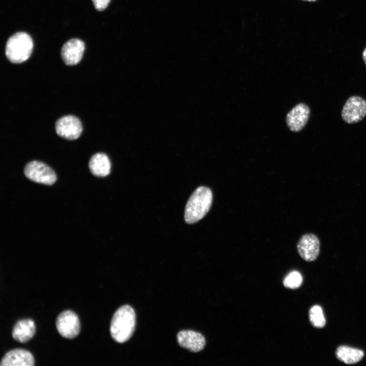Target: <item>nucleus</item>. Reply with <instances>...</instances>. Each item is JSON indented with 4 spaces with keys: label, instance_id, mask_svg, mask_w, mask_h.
Instances as JSON below:
<instances>
[{
    "label": "nucleus",
    "instance_id": "6e6552de",
    "mask_svg": "<svg viewBox=\"0 0 366 366\" xmlns=\"http://www.w3.org/2000/svg\"><path fill=\"white\" fill-rule=\"evenodd\" d=\"M320 242L317 236L313 233L303 234L297 243V250L300 257L307 262H313L318 257Z\"/></svg>",
    "mask_w": 366,
    "mask_h": 366
},
{
    "label": "nucleus",
    "instance_id": "20e7f679",
    "mask_svg": "<svg viewBox=\"0 0 366 366\" xmlns=\"http://www.w3.org/2000/svg\"><path fill=\"white\" fill-rule=\"evenodd\" d=\"M24 173L29 179L44 185H51L56 180L54 171L46 164L38 161L28 163L24 167Z\"/></svg>",
    "mask_w": 366,
    "mask_h": 366
},
{
    "label": "nucleus",
    "instance_id": "423d86ee",
    "mask_svg": "<svg viewBox=\"0 0 366 366\" xmlns=\"http://www.w3.org/2000/svg\"><path fill=\"white\" fill-rule=\"evenodd\" d=\"M366 115V101L358 96L349 98L344 104L342 117L348 124H353L362 120Z\"/></svg>",
    "mask_w": 366,
    "mask_h": 366
},
{
    "label": "nucleus",
    "instance_id": "f8f14e48",
    "mask_svg": "<svg viewBox=\"0 0 366 366\" xmlns=\"http://www.w3.org/2000/svg\"><path fill=\"white\" fill-rule=\"evenodd\" d=\"M32 354L23 349H15L7 352L1 360V366H33Z\"/></svg>",
    "mask_w": 366,
    "mask_h": 366
},
{
    "label": "nucleus",
    "instance_id": "7ed1b4c3",
    "mask_svg": "<svg viewBox=\"0 0 366 366\" xmlns=\"http://www.w3.org/2000/svg\"><path fill=\"white\" fill-rule=\"evenodd\" d=\"M33 48V41L26 33L18 32L8 40L5 54L8 60L13 64L22 63L28 59Z\"/></svg>",
    "mask_w": 366,
    "mask_h": 366
},
{
    "label": "nucleus",
    "instance_id": "0eeeda50",
    "mask_svg": "<svg viewBox=\"0 0 366 366\" xmlns=\"http://www.w3.org/2000/svg\"><path fill=\"white\" fill-rule=\"evenodd\" d=\"M55 128L58 136L71 140L79 138L82 131L80 120L78 117L72 115L59 118L56 121Z\"/></svg>",
    "mask_w": 366,
    "mask_h": 366
},
{
    "label": "nucleus",
    "instance_id": "2eb2a0df",
    "mask_svg": "<svg viewBox=\"0 0 366 366\" xmlns=\"http://www.w3.org/2000/svg\"><path fill=\"white\" fill-rule=\"evenodd\" d=\"M336 355L341 361L346 364H351L361 360L364 356V353L358 349L347 346H341L337 349Z\"/></svg>",
    "mask_w": 366,
    "mask_h": 366
},
{
    "label": "nucleus",
    "instance_id": "f257e3e1",
    "mask_svg": "<svg viewBox=\"0 0 366 366\" xmlns=\"http://www.w3.org/2000/svg\"><path fill=\"white\" fill-rule=\"evenodd\" d=\"M136 315L133 309L128 305L119 308L111 320L110 331L116 342L123 343L132 336L135 327Z\"/></svg>",
    "mask_w": 366,
    "mask_h": 366
},
{
    "label": "nucleus",
    "instance_id": "6ab92c4d",
    "mask_svg": "<svg viewBox=\"0 0 366 366\" xmlns=\"http://www.w3.org/2000/svg\"><path fill=\"white\" fill-rule=\"evenodd\" d=\"M362 58H363V61L366 66V48L364 49V50L363 51Z\"/></svg>",
    "mask_w": 366,
    "mask_h": 366
},
{
    "label": "nucleus",
    "instance_id": "ddd939ff",
    "mask_svg": "<svg viewBox=\"0 0 366 366\" xmlns=\"http://www.w3.org/2000/svg\"><path fill=\"white\" fill-rule=\"evenodd\" d=\"M36 331L33 320L26 319L18 321L13 327L12 335L13 339L20 343H25L34 335Z\"/></svg>",
    "mask_w": 366,
    "mask_h": 366
},
{
    "label": "nucleus",
    "instance_id": "f3484780",
    "mask_svg": "<svg viewBox=\"0 0 366 366\" xmlns=\"http://www.w3.org/2000/svg\"><path fill=\"white\" fill-rule=\"evenodd\" d=\"M302 282L301 274L297 271L290 272L284 279L283 285L287 288L296 289L299 288Z\"/></svg>",
    "mask_w": 366,
    "mask_h": 366
},
{
    "label": "nucleus",
    "instance_id": "a211bd4d",
    "mask_svg": "<svg viewBox=\"0 0 366 366\" xmlns=\"http://www.w3.org/2000/svg\"><path fill=\"white\" fill-rule=\"evenodd\" d=\"M96 10L101 11L108 6L110 0H92Z\"/></svg>",
    "mask_w": 366,
    "mask_h": 366
},
{
    "label": "nucleus",
    "instance_id": "4468645a",
    "mask_svg": "<svg viewBox=\"0 0 366 366\" xmlns=\"http://www.w3.org/2000/svg\"><path fill=\"white\" fill-rule=\"evenodd\" d=\"M89 168L95 176L104 177L110 172L111 164L108 156L103 153L94 155L89 161Z\"/></svg>",
    "mask_w": 366,
    "mask_h": 366
},
{
    "label": "nucleus",
    "instance_id": "9b49d317",
    "mask_svg": "<svg viewBox=\"0 0 366 366\" xmlns=\"http://www.w3.org/2000/svg\"><path fill=\"white\" fill-rule=\"evenodd\" d=\"M179 345L192 352L201 351L205 346V339L200 333L192 330H182L177 336Z\"/></svg>",
    "mask_w": 366,
    "mask_h": 366
},
{
    "label": "nucleus",
    "instance_id": "f03ea898",
    "mask_svg": "<svg viewBox=\"0 0 366 366\" xmlns=\"http://www.w3.org/2000/svg\"><path fill=\"white\" fill-rule=\"evenodd\" d=\"M212 202V193L209 188H197L187 203L185 210L186 222L193 224L202 219L209 210Z\"/></svg>",
    "mask_w": 366,
    "mask_h": 366
},
{
    "label": "nucleus",
    "instance_id": "dca6fc26",
    "mask_svg": "<svg viewBox=\"0 0 366 366\" xmlns=\"http://www.w3.org/2000/svg\"><path fill=\"white\" fill-rule=\"evenodd\" d=\"M309 319L312 325L318 328L323 327L326 324V320L322 308L315 305L310 309Z\"/></svg>",
    "mask_w": 366,
    "mask_h": 366
},
{
    "label": "nucleus",
    "instance_id": "9d476101",
    "mask_svg": "<svg viewBox=\"0 0 366 366\" xmlns=\"http://www.w3.org/2000/svg\"><path fill=\"white\" fill-rule=\"evenodd\" d=\"M84 49L85 45L82 40L76 38L70 39L62 48V58L67 65H75L81 60Z\"/></svg>",
    "mask_w": 366,
    "mask_h": 366
},
{
    "label": "nucleus",
    "instance_id": "aec40b11",
    "mask_svg": "<svg viewBox=\"0 0 366 366\" xmlns=\"http://www.w3.org/2000/svg\"><path fill=\"white\" fill-rule=\"evenodd\" d=\"M302 1H308V2H315L317 0H302Z\"/></svg>",
    "mask_w": 366,
    "mask_h": 366
},
{
    "label": "nucleus",
    "instance_id": "39448f33",
    "mask_svg": "<svg viewBox=\"0 0 366 366\" xmlns=\"http://www.w3.org/2000/svg\"><path fill=\"white\" fill-rule=\"evenodd\" d=\"M56 327L58 332L64 338L73 339L80 331V322L77 315L70 310L62 312L56 320Z\"/></svg>",
    "mask_w": 366,
    "mask_h": 366
},
{
    "label": "nucleus",
    "instance_id": "1a4fd4ad",
    "mask_svg": "<svg viewBox=\"0 0 366 366\" xmlns=\"http://www.w3.org/2000/svg\"><path fill=\"white\" fill-rule=\"evenodd\" d=\"M310 110L304 103H299L293 108L286 116V123L291 131L298 132L307 124Z\"/></svg>",
    "mask_w": 366,
    "mask_h": 366
}]
</instances>
